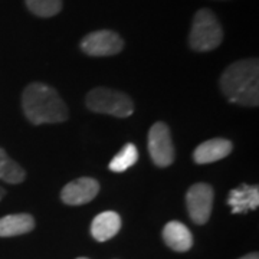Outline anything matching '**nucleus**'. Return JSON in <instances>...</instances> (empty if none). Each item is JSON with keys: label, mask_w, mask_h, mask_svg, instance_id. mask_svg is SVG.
Segmentation results:
<instances>
[{"label": "nucleus", "mask_w": 259, "mask_h": 259, "mask_svg": "<svg viewBox=\"0 0 259 259\" xmlns=\"http://www.w3.org/2000/svg\"><path fill=\"white\" fill-rule=\"evenodd\" d=\"M223 95L242 107L259 105V61L248 58L231 64L219 79Z\"/></svg>", "instance_id": "obj_1"}, {"label": "nucleus", "mask_w": 259, "mask_h": 259, "mask_svg": "<svg viewBox=\"0 0 259 259\" xmlns=\"http://www.w3.org/2000/svg\"><path fill=\"white\" fill-rule=\"evenodd\" d=\"M22 110L33 125L64 122L69 117L68 107L55 88L44 82H32L22 93Z\"/></svg>", "instance_id": "obj_2"}, {"label": "nucleus", "mask_w": 259, "mask_h": 259, "mask_svg": "<svg viewBox=\"0 0 259 259\" xmlns=\"http://www.w3.org/2000/svg\"><path fill=\"white\" fill-rule=\"evenodd\" d=\"M223 30L210 9L196 12L189 35V45L196 52H209L222 44Z\"/></svg>", "instance_id": "obj_3"}, {"label": "nucleus", "mask_w": 259, "mask_h": 259, "mask_svg": "<svg viewBox=\"0 0 259 259\" xmlns=\"http://www.w3.org/2000/svg\"><path fill=\"white\" fill-rule=\"evenodd\" d=\"M85 104L91 111L117 118H127L134 112V102L127 94L104 87L91 90L85 98Z\"/></svg>", "instance_id": "obj_4"}, {"label": "nucleus", "mask_w": 259, "mask_h": 259, "mask_svg": "<svg viewBox=\"0 0 259 259\" xmlns=\"http://www.w3.org/2000/svg\"><path fill=\"white\" fill-rule=\"evenodd\" d=\"M148 153L158 167L170 166L175 161V146L166 122H154L148 131Z\"/></svg>", "instance_id": "obj_5"}, {"label": "nucleus", "mask_w": 259, "mask_h": 259, "mask_svg": "<svg viewBox=\"0 0 259 259\" xmlns=\"http://www.w3.org/2000/svg\"><path fill=\"white\" fill-rule=\"evenodd\" d=\"M214 192L207 183H196L186 194V206L190 219L196 225H204L210 219Z\"/></svg>", "instance_id": "obj_6"}, {"label": "nucleus", "mask_w": 259, "mask_h": 259, "mask_svg": "<svg viewBox=\"0 0 259 259\" xmlns=\"http://www.w3.org/2000/svg\"><path fill=\"white\" fill-rule=\"evenodd\" d=\"M124 48L122 37L112 30H95L81 40V49L90 56H112Z\"/></svg>", "instance_id": "obj_7"}, {"label": "nucleus", "mask_w": 259, "mask_h": 259, "mask_svg": "<svg viewBox=\"0 0 259 259\" xmlns=\"http://www.w3.org/2000/svg\"><path fill=\"white\" fill-rule=\"evenodd\" d=\"M100 192V183L93 177H79L69 182L61 192V199L65 204L81 206L90 203Z\"/></svg>", "instance_id": "obj_8"}, {"label": "nucleus", "mask_w": 259, "mask_h": 259, "mask_svg": "<svg viewBox=\"0 0 259 259\" xmlns=\"http://www.w3.org/2000/svg\"><path fill=\"white\" fill-rule=\"evenodd\" d=\"M233 150L232 141L226 139H212L194 148L193 161L196 164H209L228 157Z\"/></svg>", "instance_id": "obj_9"}, {"label": "nucleus", "mask_w": 259, "mask_h": 259, "mask_svg": "<svg viewBox=\"0 0 259 259\" xmlns=\"http://www.w3.org/2000/svg\"><path fill=\"white\" fill-rule=\"evenodd\" d=\"M228 204L231 206L232 213H248L249 210H256L259 206V187L242 183L229 192Z\"/></svg>", "instance_id": "obj_10"}, {"label": "nucleus", "mask_w": 259, "mask_h": 259, "mask_svg": "<svg viewBox=\"0 0 259 259\" xmlns=\"http://www.w3.org/2000/svg\"><path fill=\"white\" fill-rule=\"evenodd\" d=\"M121 229V218L117 212H102L91 223V235L98 242L110 241Z\"/></svg>", "instance_id": "obj_11"}, {"label": "nucleus", "mask_w": 259, "mask_h": 259, "mask_svg": "<svg viewBox=\"0 0 259 259\" xmlns=\"http://www.w3.org/2000/svg\"><path fill=\"white\" fill-rule=\"evenodd\" d=\"M163 239L168 248L176 252H186L193 246V235L182 222L171 221L163 229Z\"/></svg>", "instance_id": "obj_12"}, {"label": "nucleus", "mask_w": 259, "mask_h": 259, "mask_svg": "<svg viewBox=\"0 0 259 259\" xmlns=\"http://www.w3.org/2000/svg\"><path fill=\"white\" fill-rule=\"evenodd\" d=\"M35 219L29 213H16L0 218V238L19 236L33 231Z\"/></svg>", "instance_id": "obj_13"}, {"label": "nucleus", "mask_w": 259, "mask_h": 259, "mask_svg": "<svg viewBox=\"0 0 259 259\" xmlns=\"http://www.w3.org/2000/svg\"><path fill=\"white\" fill-rule=\"evenodd\" d=\"M26 179L25 168L18 164L15 160L8 156V153L0 147V180L10 183V185H19Z\"/></svg>", "instance_id": "obj_14"}, {"label": "nucleus", "mask_w": 259, "mask_h": 259, "mask_svg": "<svg viewBox=\"0 0 259 259\" xmlns=\"http://www.w3.org/2000/svg\"><path fill=\"white\" fill-rule=\"evenodd\" d=\"M139 160V151H137V147L134 144H125L124 147L121 148V151L114 156L112 160L110 161V170L111 171H115V173H122L125 171L127 168H130L131 166H134Z\"/></svg>", "instance_id": "obj_15"}, {"label": "nucleus", "mask_w": 259, "mask_h": 259, "mask_svg": "<svg viewBox=\"0 0 259 259\" xmlns=\"http://www.w3.org/2000/svg\"><path fill=\"white\" fill-rule=\"evenodd\" d=\"M26 6L39 18H52L62 10V0H25Z\"/></svg>", "instance_id": "obj_16"}, {"label": "nucleus", "mask_w": 259, "mask_h": 259, "mask_svg": "<svg viewBox=\"0 0 259 259\" xmlns=\"http://www.w3.org/2000/svg\"><path fill=\"white\" fill-rule=\"evenodd\" d=\"M239 259H259V255L256 252H252V253H248V255H245Z\"/></svg>", "instance_id": "obj_17"}, {"label": "nucleus", "mask_w": 259, "mask_h": 259, "mask_svg": "<svg viewBox=\"0 0 259 259\" xmlns=\"http://www.w3.org/2000/svg\"><path fill=\"white\" fill-rule=\"evenodd\" d=\"M5 194H6V192H5V189H2V187H0V200H2L3 197H5Z\"/></svg>", "instance_id": "obj_18"}, {"label": "nucleus", "mask_w": 259, "mask_h": 259, "mask_svg": "<svg viewBox=\"0 0 259 259\" xmlns=\"http://www.w3.org/2000/svg\"><path fill=\"white\" fill-rule=\"evenodd\" d=\"M78 259H88V258H78Z\"/></svg>", "instance_id": "obj_19"}]
</instances>
